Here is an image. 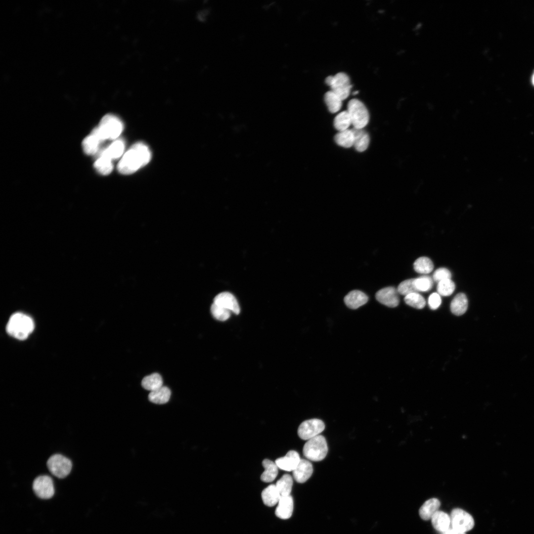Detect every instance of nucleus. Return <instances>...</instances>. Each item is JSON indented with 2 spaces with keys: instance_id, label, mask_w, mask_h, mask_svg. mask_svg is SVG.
<instances>
[{
  "instance_id": "f257e3e1",
  "label": "nucleus",
  "mask_w": 534,
  "mask_h": 534,
  "mask_svg": "<svg viewBox=\"0 0 534 534\" xmlns=\"http://www.w3.org/2000/svg\"><path fill=\"white\" fill-rule=\"evenodd\" d=\"M150 158L148 147L143 143L137 142L123 155L118 164V170L123 174H132L146 165Z\"/></svg>"
},
{
  "instance_id": "f03ea898",
  "label": "nucleus",
  "mask_w": 534,
  "mask_h": 534,
  "mask_svg": "<svg viewBox=\"0 0 534 534\" xmlns=\"http://www.w3.org/2000/svg\"><path fill=\"white\" fill-rule=\"evenodd\" d=\"M34 323L32 319L22 313L13 314L6 325L7 332L19 340H24L32 332Z\"/></svg>"
},
{
  "instance_id": "7ed1b4c3",
  "label": "nucleus",
  "mask_w": 534,
  "mask_h": 534,
  "mask_svg": "<svg viewBox=\"0 0 534 534\" xmlns=\"http://www.w3.org/2000/svg\"><path fill=\"white\" fill-rule=\"evenodd\" d=\"M123 129V124L118 118L108 114L102 118L99 127L95 128L91 134L102 142L106 139L117 138L121 134Z\"/></svg>"
},
{
  "instance_id": "20e7f679",
  "label": "nucleus",
  "mask_w": 534,
  "mask_h": 534,
  "mask_svg": "<svg viewBox=\"0 0 534 534\" xmlns=\"http://www.w3.org/2000/svg\"><path fill=\"white\" fill-rule=\"evenodd\" d=\"M328 452L325 438L319 435L307 441L304 445L303 453L308 460L319 461L323 460Z\"/></svg>"
},
{
  "instance_id": "39448f33",
  "label": "nucleus",
  "mask_w": 534,
  "mask_h": 534,
  "mask_svg": "<svg viewBox=\"0 0 534 534\" xmlns=\"http://www.w3.org/2000/svg\"><path fill=\"white\" fill-rule=\"evenodd\" d=\"M347 111L354 128L363 129L368 123V111L364 104L358 99L354 98L350 100Z\"/></svg>"
},
{
  "instance_id": "423d86ee",
  "label": "nucleus",
  "mask_w": 534,
  "mask_h": 534,
  "mask_svg": "<svg viewBox=\"0 0 534 534\" xmlns=\"http://www.w3.org/2000/svg\"><path fill=\"white\" fill-rule=\"evenodd\" d=\"M325 83L330 86L331 90L343 100L349 95L352 85L349 76L345 73L340 72L334 76H329Z\"/></svg>"
},
{
  "instance_id": "0eeeda50",
  "label": "nucleus",
  "mask_w": 534,
  "mask_h": 534,
  "mask_svg": "<svg viewBox=\"0 0 534 534\" xmlns=\"http://www.w3.org/2000/svg\"><path fill=\"white\" fill-rule=\"evenodd\" d=\"M46 465L51 474L60 479L67 477L72 467L71 461L60 454L51 455L48 459Z\"/></svg>"
},
{
  "instance_id": "6e6552de",
  "label": "nucleus",
  "mask_w": 534,
  "mask_h": 534,
  "mask_svg": "<svg viewBox=\"0 0 534 534\" xmlns=\"http://www.w3.org/2000/svg\"><path fill=\"white\" fill-rule=\"evenodd\" d=\"M450 518L452 529L461 533H465L474 526L472 516L460 508L453 509L450 513Z\"/></svg>"
},
{
  "instance_id": "1a4fd4ad",
  "label": "nucleus",
  "mask_w": 534,
  "mask_h": 534,
  "mask_svg": "<svg viewBox=\"0 0 534 534\" xmlns=\"http://www.w3.org/2000/svg\"><path fill=\"white\" fill-rule=\"evenodd\" d=\"M324 422L319 419H311L303 422L298 429V435L303 440H309L319 435L324 430Z\"/></svg>"
},
{
  "instance_id": "9d476101",
  "label": "nucleus",
  "mask_w": 534,
  "mask_h": 534,
  "mask_svg": "<svg viewBox=\"0 0 534 534\" xmlns=\"http://www.w3.org/2000/svg\"><path fill=\"white\" fill-rule=\"evenodd\" d=\"M33 490L36 495L42 499H48L54 494L53 482L47 475H41L35 479L33 483Z\"/></svg>"
},
{
  "instance_id": "9b49d317",
  "label": "nucleus",
  "mask_w": 534,
  "mask_h": 534,
  "mask_svg": "<svg viewBox=\"0 0 534 534\" xmlns=\"http://www.w3.org/2000/svg\"><path fill=\"white\" fill-rule=\"evenodd\" d=\"M376 300L383 305L390 308H395L400 302L397 289L392 286L379 290L375 295Z\"/></svg>"
},
{
  "instance_id": "f8f14e48",
  "label": "nucleus",
  "mask_w": 534,
  "mask_h": 534,
  "mask_svg": "<svg viewBox=\"0 0 534 534\" xmlns=\"http://www.w3.org/2000/svg\"><path fill=\"white\" fill-rule=\"evenodd\" d=\"M214 303L236 314L240 312V307L236 299L229 292H223L218 294L214 299Z\"/></svg>"
},
{
  "instance_id": "ddd939ff",
  "label": "nucleus",
  "mask_w": 534,
  "mask_h": 534,
  "mask_svg": "<svg viewBox=\"0 0 534 534\" xmlns=\"http://www.w3.org/2000/svg\"><path fill=\"white\" fill-rule=\"evenodd\" d=\"M301 460L300 455L295 450H290L283 456L276 459L275 463L278 468L286 471H293Z\"/></svg>"
},
{
  "instance_id": "4468645a",
  "label": "nucleus",
  "mask_w": 534,
  "mask_h": 534,
  "mask_svg": "<svg viewBox=\"0 0 534 534\" xmlns=\"http://www.w3.org/2000/svg\"><path fill=\"white\" fill-rule=\"evenodd\" d=\"M292 472L293 477L296 482L305 483L313 473L312 465L309 460L301 459L298 465Z\"/></svg>"
},
{
  "instance_id": "2eb2a0df",
  "label": "nucleus",
  "mask_w": 534,
  "mask_h": 534,
  "mask_svg": "<svg viewBox=\"0 0 534 534\" xmlns=\"http://www.w3.org/2000/svg\"><path fill=\"white\" fill-rule=\"evenodd\" d=\"M293 507V499L290 495L281 496L275 514L277 517L281 519H289L292 515Z\"/></svg>"
},
{
  "instance_id": "dca6fc26",
  "label": "nucleus",
  "mask_w": 534,
  "mask_h": 534,
  "mask_svg": "<svg viewBox=\"0 0 534 534\" xmlns=\"http://www.w3.org/2000/svg\"><path fill=\"white\" fill-rule=\"evenodd\" d=\"M344 300L348 308L356 309L365 304L368 300V297L364 292L355 290L348 293Z\"/></svg>"
},
{
  "instance_id": "f3484780",
  "label": "nucleus",
  "mask_w": 534,
  "mask_h": 534,
  "mask_svg": "<svg viewBox=\"0 0 534 534\" xmlns=\"http://www.w3.org/2000/svg\"><path fill=\"white\" fill-rule=\"evenodd\" d=\"M431 519L432 524L436 530L444 533L449 529L450 518L447 513L438 510Z\"/></svg>"
},
{
  "instance_id": "a211bd4d",
  "label": "nucleus",
  "mask_w": 534,
  "mask_h": 534,
  "mask_svg": "<svg viewBox=\"0 0 534 534\" xmlns=\"http://www.w3.org/2000/svg\"><path fill=\"white\" fill-rule=\"evenodd\" d=\"M441 502L437 498H431L426 501L419 509L420 517L424 520H429L438 511Z\"/></svg>"
},
{
  "instance_id": "6ab92c4d",
  "label": "nucleus",
  "mask_w": 534,
  "mask_h": 534,
  "mask_svg": "<svg viewBox=\"0 0 534 534\" xmlns=\"http://www.w3.org/2000/svg\"><path fill=\"white\" fill-rule=\"evenodd\" d=\"M354 135V145L355 148L358 152H363L368 147L369 143V136L363 129H352Z\"/></svg>"
},
{
  "instance_id": "aec40b11",
  "label": "nucleus",
  "mask_w": 534,
  "mask_h": 534,
  "mask_svg": "<svg viewBox=\"0 0 534 534\" xmlns=\"http://www.w3.org/2000/svg\"><path fill=\"white\" fill-rule=\"evenodd\" d=\"M261 495L264 503L270 507L277 504L281 497L275 485L273 484L265 488L262 491Z\"/></svg>"
},
{
  "instance_id": "412c9836",
  "label": "nucleus",
  "mask_w": 534,
  "mask_h": 534,
  "mask_svg": "<svg viewBox=\"0 0 534 534\" xmlns=\"http://www.w3.org/2000/svg\"><path fill=\"white\" fill-rule=\"evenodd\" d=\"M450 307L454 314L458 316L463 314L468 308V300L465 294L463 293L457 294L452 299Z\"/></svg>"
},
{
  "instance_id": "4be33fe9",
  "label": "nucleus",
  "mask_w": 534,
  "mask_h": 534,
  "mask_svg": "<svg viewBox=\"0 0 534 534\" xmlns=\"http://www.w3.org/2000/svg\"><path fill=\"white\" fill-rule=\"evenodd\" d=\"M265 469L261 476V480L266 483L271 482L274 480L278 474V467L272 461L265 459L262 462Z\"/></svg>"
},
{
  "instance_id": "5701e85b",
  "label": "nucleus",
  "mask_w": 534,
  "mask_h": 534,
  "mask_svg": "<svg viewBox=\"0 0 534 534\" xmlns=\"http://www.w3.org/2000/svg\"><path fill=\"white\" fill-rule=\"evenodd\" d=\"M171 395V392L169 388L166 386H162L150 392L148 395V399L154 403L162 404L169 401Z\"/></svg>"
},
{
  "instance_id": "b1692460",
  "label": "nucleus",
  "mask_w": 534,
  "mask_h": 534,
  "mask_svg": "<svg viewBox=\"0 0 534 534\" xmlns=\"http://www.w3.org/2000/svg\"><path fill=\"white\" fill-rule=\"evenodd\" d=\"M142 387L150 392L163 386V380L161 375L155 373L144 377L141 381Z\"/></svg>"
},
{
  "instance_id": "393cba45",
  "label": "nucleus",
  "mask_w": 534,
  "mask_h": 534,
  "mask_svg": "<svg viewBox=\"0 0 534 534\" xmlns=\"http://www.w3.org/2000/svg\"><path fill=\"white\" fill-rule=\"evenodd\" d=\"M324 101L329 111L332 113H335L340 110L343 100L330 90L325 93Z\"/></svg>"
},
{
  "instance_id": "a878e982",
  "label": "nucleus",
  "mask_w": 534,
  "mask_h": 534,
  "mask_svg": "<svg viewBox=\"0 0 534 534\" xmlns=\"http://www.w3.org/2000/svg\"><path fill=\"white\" fill-rule=\"evenodd\" d=\"M334 140L336 143L340 146L345 148H350L353 146L354 141V135L352 130L348 129L339 132L335 135Z\"/></svg>"
},
{
  "instance_id": "bb28decb",
  "label": "nucleus",
  "mask_w": 534,
  "mask_h": 534,
  "mask_svg": "<svg viewBox=\"0 0 534 534\" xmlns=\"http://www.w3.org/2000/svg\"><path fill=\"white\" fill-rule=\"evenodd\" d=\"M293 484L292 476L286 474L277 481L275 486L281 496H287L290 495Z\"/></svg>"
},
{
  "instance_id": "cd10ccee",
  "label": "nucleus",
  "mask_w": 534,
  "mask_h": 534,
  "mask_svg": "<svg viewBox=\"0 0 534 534\" xmlns=\"http://www.w3.org/2000/svg\"><path fill=\"white\" fill-rule=\"evenodd\" d=\"M96 170L102 175L109 174L113 170L112 159L106 155L101 154L94 164Z\"/></svg>"
},
{
  "instance_id": "c85d7f7f",
  "label": "nucleus",
  "mask_w": 534,
  "mask_h": 534,
  "mask_svg": "<svg viewBox=\"0 0 534 534\" xmlns=\"http://www.w3.org/2000/svg\"><path fill=\"white\" fill-rule=\"evenodd\" d=\"M125 149V144L122 140H116L101 152L112 160L120 157Z\"/></svg>"
},
{
  "instance_id": "c756f323",
  "label": "nucleus",
  "mask_w": 534,
  "mask_h": 534,
  "mask_svg": "<svg viewBox=\"0 0 534 534\" xmlns=\"http://www.w3.org/2000/svg\"><path fill=\"white\" fill-rule=\"evenodd\" d=\"M414 270L418 273L428 274L434 268L432 261L428 257H421L418 258L413 264Z\"/></svg>"
},
{
  "instance_id": "7c9ffc66",
  "label": "nucleus",
  "mask_w": 534,
  "mask_h": 534,
  "mask_svg": "<svg viewBox=\"0 0 534 534\" xmlns=\"http://www.w3.org/2000/svg\"><path fill=\"white\" fill-rule=\"evenodd\" d=\"M351 125V119L347 110L340 112L334 118V126L339 132L348 130Z\"/></svg>"
},
{
  "instance_id": "2f4dec72",
  "label": "nucleus",
  "mask_w": 534,
  "mask_h": 534,
  "mask_svg": "<svg viewBox=\"0 0 534 534\" xmlns=\"http://www.w3.org/2000/svg\"><path fill=\"white\" fill-rule=\"evenodd\" d=\"M100 142L101 141L95 136L91 134L84 139L83 150L87 154H94L97 151Z\"/></svg>"
},
{
  "instance_id": "473e14b6",
  "label": "nucleus",
  "mask_w": 534,
  "mask_h": 534,
  "mask_svg": "<svg viewBox=\"0 0 534 534\" xmlns=\"http://www.w3.org/2000/svg\"><path fill=\"white\" fill-rule=\"evenodd\" d=\"M405 303L416 309H423L426 305L424 298L418 292L410 293L404 297Z\"/></svg>"
},
{
  "instance_id": "72a5a7b5",
  "label": "nucleus",
  "mask_w": 534,
  "mask_h": 534,
  "mask_svg": "<svg viewBox=\"0 0 534 534\" xmlns=\"http://www.w3.org/2000/svg\"><path fill=\"white\" fill-rule=\"evenodd\" d=\"M455 288L454 283L451 279H447L438 282L437 289L440 296H449L453 293Z\"/></svg>"
},
{
  "instance_id": "f704fd0d",
  "label": "nucleus",
  "mask_w": 534,
  "mask_h": 534,
  "mask_svg": "<svg viewBox=\"0 0 534 534\" xmlns=\"http://www.w3.org/2000/svg\"><path fill=\"white\" fill-rule=\"evenodd\" d=\"M433 285V280L429 276L424 275L415 278V286L418 292L428 291L432 289Z\"/></svg>"
},
{
  "instance_id": "c9c22d12",
  "label": "nucleus",
  "mask_w": 534,
  "mask_h": 534,
  "mask_svg": "<svg viewBox=\"0 0 534 534\" xmlns=\"http://www.w3.org/2000/svg\"><path fill=\"white\" fill-rule=\"evenodd\" d=\"M399 294L405 296L414 292H418L415 286V278L402 281L397 288Z\"/></svg>"
},
{
  "instance_id": "e433bc0d",
  "label": "nucleus",
  "mask_w": 534,
  "mask_h": 534,
  "mask_svg": "<svg viewBox=\"0 0 534 534\" xmlns=\"http://www.w3.org/2000/svg\"><path fill=\"white\" fill-rule=\"evenodd\" d=\"M211 312L213 317L220 321H225L229 318L231 312L213 303L211 307Z\"/></svg>"
},
{
  "instance_id": "4c0bfd02",
  "label": "nucleus",
  "mask_w": 534,
  "mask_h": 534,
  "mask_svg": "<svg viewBox=\"0 0 534 534\" xmlns=\"http://www.w3.org/2000/svg\"><path fill=\"white\" fill-rule=\"evenodd\" d=\"M451 272L448 269L441 267L435 270L433 278L434 281L438 283L444 280L451 279Z\"/></svg>"
},
{
  "instance_id": "58836bf2",
  "label": "nucleus",
  "mask_w": 534,
  "mask_h": 534,
  "mask_svg": "<svg viewBox=\"0 0 534 534\" xmlns=\"http://www.w3.org/2000/svg\"><path fill=\"white\" fill-rule=\"evenodd\" d=\"M428 303L431 309H437L442 303L441 296L438 293L431 294L429 297Z\"/></svg>"
},
{
  "instance_id": "ea45409f",
  "label": "nucleus",
  "mask_w": 534,
  "mask_h": 534,
  "mask_svg": "<svg viewBox=\"0 0 534 534\" xmlns=\"http://www.w3.org/2000/svg\"><path fill=\"white\" fill-rule=\"evenodd\" d=\"M443 533L444 534H465V533L458 532L453 529H449L447 531Z\"/></svg>"
},
{
  "instance_id": "a19ab883",
  "label": "nucleus",
  "mask_w": 534,
  "mask_h": 534,
  "mask_svg": "<svg viewBox=\"0 0 534 534\" xmlns=\"http://www.w3.org/2000/svg\"><path fill=\"white\" fill-rule=\"evenodd\" d=\"M532 82H533V84L534 85V75L533 76V77H532Z\"/></svg>"
}]
</instances>
